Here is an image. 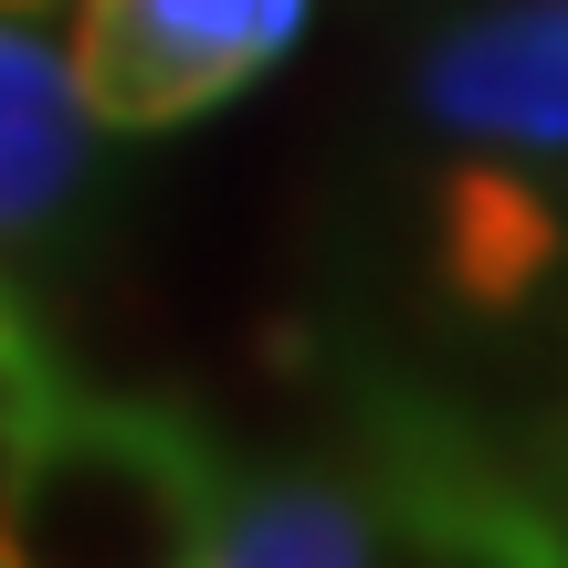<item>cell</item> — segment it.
Returning a JSON list of instances; mask_svg holds the SVG:
<instances>
[{"instance_id": "obj_1", "label": "cell", "mask_w": 568, "mask_h": 568, "mask_svg": "<svg viewBox=\"0 0 568 568\" xmlns=\"http://www.w3.org/2000/svg\"><path fill=\"white\" fill-rule=\"evenodd\" d=\"M222 485L190 410L42 389L0 432V568H211Z\"/></svg>"}, {"instance_id": "obj_2", "label": "cell", "mask_w": 568, "mask_h": 568, "mask_svg": "<svg viewBox=\"0 0 568 568\" xmlns=\"http://www.w3.org/2000/svg\"><path fill=\"white\" fill-rule=\"evenodd\" d=\"M368 453H379V527L400 568H568V516L548 485H516L453 410L422 389L368 400Z\"/></svg>"}, {"instance_id": "obj_3", "label": "cell", "mask_w": 568, "mask_h": 568, "mask_svg": "<svg viewBox=\"0 0 568 568\" xmlns=\"http://www.w3.org/2000/svg\"><path fill=\"white\" fill-rule=\"evenodd\" d=\"M295 32L305 0H74V74L105 126H190Z\"/></svg>"}, {"instance_id": "obj_4", "label": "cell", "mask_w": 568, "mask_h": 568, "mask_svg": "<svg viewBox=\"0 0 568 568\" xmlns=\"http://www.w3.org/2000/svg\"><path fill=\"white\" fill-rule=\"evenodd\" d=\"M422 126L474 148H568V0H485L422 42Z\"/></svg>"}, {"instance_id": "obj_5", "label": "cell", "mask_w": 568, "mask_h": 568, "mask_svg": "<svg viewBox=\"0 0 568 568\" xmlns=\"http://www.w3.org/2000/svg\"><path fill=\"white\" fill-rule=\"evenodd\" d=\"M432 264H443V295L464 316H527L568 264V222L548 211L537 180L495 159H453L432 190Z\"/></svg>"}, {"instance_id": "obj_6", "label": "cell", "mask_w": 568, "mask_h": 568, "mask_svg": "<svg viewBox=\"0 0 568 568\" xmlns=\"http://www.w3.org/2000/svg\"><path fill=\"white\" fill-rule=\"evenodd\" d=\"M95 95H84L74 53L32 32L21 11H0V232L53 222L95 169Z\"/></svg>"}, {"instance_id": "obj_7", "label": "cell", "mask_w": 568, "mask_h": 568, "mask_svg": "<svg viewBox=\"0 0 568 568\" xmlns=\"http://www.w3.org/2000/svg\"><path fill=\"white\" fill-rule=\"evenodd\" d=\"M211 568H379V506L326 474H243L222 485Z\"/></svg>"}, {"instance_id": "obj_8", "label": "cell", "mask_w": 568, "mask_h": 568, "mask_svg": "<svg viewBox=\"0 0 568 568\" xmlns=\"http://www.w3.org/2000/svg\"><path fill=\"white\" fill-rule=\"evenodd\" d=\"M42 389H63V379L42 368V337H32V316H21V305L0 295V432H11L21 410L42 400Z\"/></svg>"}]
</instances>
